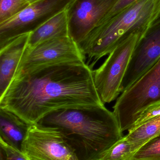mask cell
Segmentation results:
<instances>
[{
	"mask_svg": "<svg viewBox=\"0 0 160 160\" xmlns=\"http://www.w3.org/2000/svg\"><path fill=\"white\" fill-rule=\"evenodd\" d=\"M96 89L93 70L85 62H65L15 75L0 97V108L31 125L52 112L104 105Z\"/></svg>",
	"mask_w": 160,
	"mask_h": 160,
	"instance_id": "1",
	"label": "cell"
},
{
	"mask_svg": "<svg viewBox=\"0 0 160 160\" xmlns=\"http://www.w3.org/2000/svg\"><path fill=\"white\" fill-rule=\"evenodd\" d=\"M69 36L66 10L59 13L29 35L27 47L32 48L47 40Z\"/></svg>",
	"mask_w": 160,
	"mask_h": 160,
	"instance_id": "13",
	"label": "cell"
},
{
	"mask_svg": "<svg viewBox=\"0 0 160 160\" xmlns=\"http://www.w3.org/2000/svg\"><path fill=\"white\" fill-rule=\"evenodd\" d=\"M73 0H39L13 18L0 24V49L19 36L30 33L66 10Z\"/></svg>",
	"mask_w": 160,
	"mask_h": 160,
	"instance_id": "7",
	"label": "cell"
},
{
	"mask_svg": "<svg viewBox=\"0 0 160 160\" xmlns=\"http://www.w3.org/2000/svg\"><path fill=\"white\" fill-rule=\"evenodd\" d=\"M32 125L12 112L0 108V141L22 152L23 144Z\"/></svg>",
	"mask_w": 160,
	"mask_h": 160,
	"instance_id": "12",
	"label": "cell"
},
{
	"mask_svg": "<svg viewBox=\"0 0 160 160\" xmlns=\"http://www.w3.org/2000/svg\"><path fill=\"white\" fill-rule=\"evenodd\" d=\"M22 152L29 160H79L58 130L38 124L31 126Z\"/></svg>",
	"mask_w": 160,
	"mask_h": 160,
	"instance_id": "8",
	"label": "cell"
},
{
	"mask_svg": "<svg viewBox=\"0 0 160 160\" xmlns=\"http://www.w3.org/2000/svg\"><path fill=\"white\" fill-rule=\"evenodd\" d=\"M160 100V58L118 97L113 107L122 132L129 131L139 114Z\"/></svg>",
	"mask_w": 160,
	"mask_h": 160,
	"instance_id": "4",
	"label": "cell"
},
{
	"mask_svg": "<svg viewBox=\"0 0 160 160\" xmlns=\"http://www.w3.org/2000/svg\"><path fill=\"white\" fill-rule=\"evenodd\" d=\"M147 31L131 35L117 45L101 66L93 70L96 89L104 104L117 99L135 47Z\"/></svg>",
	"mask_w": 160,
	"mask_h": 160,
	"instance_id": "5",
	"label": "cell"
},
{
	"mask_svg": "<svg viewBox=\"0 0 160 160\" xmlns=\"http://www.w3.org/2000/svg\"><path fill=\"white\" fill-rule=\"evenodd\" d=\"M160 13V0H137L116 15L104 18L78 44L93 60L90 67L126 38L147 31Z\"/></svg>",
	"mask_w": 160,
	"mask_h": 160,
	"instance_id": "3",
	"label": "cell"
},
{
	"mask_svg": "<svg viewBox=\"0 0 160 160\" xmlns=\"http://www.w3.org/2000/svg\"><path fill=\"white\" fill-rule=\"evenodd\" d=\"M30 4L33 3L37 1H39V0H28Z\"/></svg>",
	"mask_w": 160,
	"mask_h": 160,
	"instance_id": "23",
	"label": "cell"
},
{
	"mask_svg": "<svg viewBox=\"0 0 160 160\" xmlns=\"http://www.w3.org/2000/svg\"><path fill=\"white\" fill-rule=\"evenodd\" d=\"M128 132L125 138L137 151L147 142L160 135V115Z\"/></svg>",
	"mask_w": 160,
	"mask_h": 160,
	"instance_id": "14",
	"label": "cell"
},
{
	"mask_svg": "<svg viewBox=\"0 0 160 160\" xmlns=\"http://www.w3.org/2000/svg\"><path fill=\"white\" fill-rule=\"evenodd\" d=\"M30 33L19 36L0 49V97L12 82L23 52Z\"/></svg>",
	"mask_w": 160,
	"mask_h": 160,
	"instance_id": "11",
	"label": "cell"
},
{
	"mask_svg": "<svg viewBox=\"0 0 160 160\" xmlns=\"http://www.w3.org/2000/svg\"><path fill=\"white\" fill-rule=\"evenodd\" d=\"M0 160H8L6 152L1 146H0Z\"/></svg>",
	"mask_w": 160,
	"mask_h": 160,
	"instance_id": "21",
	"label": "cell"
},
{
	"mask_svg": "<svg viewBox=\"0 0 160 160\" xmlns=\"http://www.w3.org/2000/svg\"><path fill=\"white\" fill-rule=\"evenodd\" d=\"M132 160H160V135L140 147L133 155Z\"/></svg>",
	"mask_w": 160,
	"mask_h": 160,
	"instance_id": "17",
	"label": "cell"
},
{
	"mask_svg": "<svg viewBox=\"0 0 160 160\" xmlns=\"http://www.w3.org/2000/svg\"><path fill=\"white\" fill-rule=\"evenodd\" d=\"M118 0H73L67 8L69 36L79 44L108 15Z\"/></svg>",
	"mask_w": 160,
	"mask_h": 160,
	"instance_id": "9",
	"label": "cell"
},
{
	"mask_svg": "<svg viewBox=\"0 0 160 160\" xmlns=\"http://www.w3.org/2000/svg\"><path fill=\"white\" fill-rule=\"evenodd\" d=\"M137 151L125 136L111 148L99 160H132Z\"/></svg>",
	"mask_w": 160,
	"mask_h": 160,
	"instance_id": "15",
	"label": "cell"
},
{
	"mask_svg": "<svg viewBox=\"0 0 160 160\" xmlns=\"http://www.w3.org/2000/svg\"><path fill=\"white\" fill-rule=\"evenodd\" d=\"M0 146L5 150L8 160H29L23 152L0 141Z\"/></svg>",
	"mask_w": 160,
	"mask_h": 160,
	"instance_id": "19",
	"label": "cell"
},
{
	"mask_svg": "<svg viewBox=\"0 0 160 160\" xmlns=\"http://www.w3.org/2000/svg\"><path fill=\"white\" fill-rule=\"evenodd\" d=\"M160 115V100H159L149 104L141 111L137 116L132 128L130 130L135 128L148 120Z\"/></svg>",
	"mask_w": 160,
	"mask_h": 160,
	"instance_id": "18",
	"label": "cell"
},
{
	"mask_svg": "<svg viewBox=\"0 0 160 160\" xmlns=\"http://www.w3.org/2000/svg\"><path fill=\"white\" fill-rule=\"evenodd\" d=\"M136 1L137 0H118V2L106 17H110L116 15Z\"/></svg>",
	"mask_w": 160,
	"mask_h": 160,
	"instance_id": "20",
	"label": "cell"
},
{
	"mask_svg": "<svg viewBox=\"0 0 160 160\" xmlns=\"http://www.w3.org/2000/svg\"><path fill=\"white\" fill-rule=\"evenodd\" d=\"M160 58V21L153 23L134 49L121 85L122 92Z\"/></svg>",
	"mask_w": 160,
	"mask_h": 160,
	"instance_id": "10",
	"label": "cell"
},
{
	"mask_svg": "<svg viewBox=\"0 0 160 160\" xmlns=\"http://www.w3.org/2000/svg\"><path fill=\"white\" fill-rule=\"evenodd\" d=\"M30 4L28 0H0V24L16 17Z\"/></svg>",
	"mask_w": 160,
	"mask_h": 160,
	"instance_id": "16",
	"label": "cell"
},
{
	"mask_svg": "<svg viewBox=\"0 0 160 160\" xmlns=\"http://www.w3.org/2000/svg\"><path fill=\"white\" fill-rule=\"evenodd\" d=\"M37 124L58 130L79 160H99L124 136L116 116L105 104L61 109Z\"/></svg>",
	"mask_w": 160,
	"mask_h": 160,
	"instance_id": "2",
	"label": "cell"
},
{
	"mask_svg": "<svg viewBox=\"0 0 160 160\" xmlns=\"http://www.w3.org/2000/svg\"><path fill=\"white\" fill-rule=\"evenodd\" d=\"M160 21V13L159 14L157 18L156 19V20L154 21V22H153V23H155V22H158Z\"/></svg>",
	"mask_w": 160,
	"mask_h": 160,
	"instance_id": "22",
	"label": "cell"
},
{
	"mask_svg": "<svg viewBox=\"0 0 160 160\" xmlns=\"http://www.w3.org/2000/svg\"><path fill=\"white\" fill-rule=\"evenodd\" d=\"M85 60L79 45L70 37L53 38L32 48L27 46L15 75L56 64L85 62Z\"/></svg>",
	"mask_w": 160,
	"mask_h": 160,
	"instance_id": "6",
	"label": "cell"
}]
</instances>
